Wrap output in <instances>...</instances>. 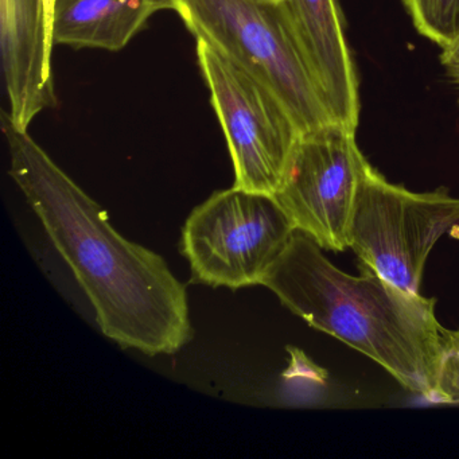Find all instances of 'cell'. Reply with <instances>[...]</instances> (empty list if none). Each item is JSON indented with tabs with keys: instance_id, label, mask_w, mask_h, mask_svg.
<instances>
[{
	"instance_id": "1",
	"label": "cell",
	"mask_w": 459,
	"mask_h": 459,
	"mask_svg": "<svg viewBox=\"0 0 459 459\" xmlns=\"http://www.w3.org/2000/svg\"><path fill=\"white\" fill-rule=\"evenodd\" d=\"M10 176L79 281L101 333L147 356L192 338L186 287L160 255L128 241L108 213L2 111Z\"/></svg>"
},
{
	"instance_id": "2",
	"label": "cell",
	"mask_w": 459,
	"mask_h": 459,
	"mask_svg": "<svg viewBox=\"0 0 459 459\" xmlns=\"http://www.w3.org/2000/svg\"><path fill=\"white\" fill-rule=\"evenodd\" d=\"M359 268V276L343 273L313 238L295 230L262 286L311 327L361 351L431 402L450 337L435 316L437 299Z\"/></svg>"
},
{
	"instance_id": "3",
	"label": "cell",
	"mask_w": 459,
	"mask_h": 459,
	"mask_svg": "<svg viewBox=\"0 0 459 459\" xmlns=\"http://www.w3.org/2000/svg\"><path fill=\"white\" fill-rule=\"evenodd\" d=\"M174 12L195 39L208 42L267 85L289 109L300 133L334 123L278 4L174 0Z\"/></svg>"
},
{
	"instance_id": "4",
	"label": "cell",
	"mask_w": 459,
	"mask_h": 459,
	"mask_svg": "<svg viewBox=\"0 0 459 459\" xmlns=\"http://www.w3.org/2000/svg\"><path fill=\"white\" fill-rule=\"evenodd\" d=\"M456 230L459 198L443 189L413 193L389 184L364 160L348 235L359 264L419 294L429 252L443 235Z\"/></svg>"
},
{
	"instance_id": "5",
	"label": "cell",
	"mask_w": 459,
	"mask_h": 459,
	"mask_svg": "<svg viewBox=\"0 0 459 459\" xmlns=\"http://www.w3.org/2000/svg\"><path fill=\"white\" fill-rule=\"evenodd\" d=\"M294 230L273 195L233 186L193 209L182 228L181 251L193 281L235 291L262 286Z\"/></svg>"
},
{
	"instance_id": "6",
	"label": "cell",
	"mask_w": 459,
	"mask_h": 459,
	"mask_svg": "<svg viewBox=\"0 0 459 459\" xmlns=\"http://www.w3.org/2000/svg\"><path fill=\"white\" fill-rule=\"evenodd\" d=\"M197 60L232 158L233 186L275 195L302 135L294 117L267 85L203 39Z\"/></svg>"
},
{
	"instance_id": "7",
	"label": "cell",
	"mask_w": 459,
	"mask_h": 459,
	"mask_svg": "<svg viewBox=\"0 0 459 459\" xmlns=\"http://www.w3.org/2000/svg\"><path fill=\"white\" fill-rule=\"evenodd\" d=\"M354 134L335 122L303 133L273 195L295 230L327 251L349 248V227L365 160Z\"/></svg>"
},
{
	"instance_id": "8",
	"label": "cell",
	"mask_w": 459,
	"mask_h": 459,
	"mask_svg": "<svg viewBox=\"0 0 459 459\" xmlns=\"http://www.w3.org/2000/svg\"><path fill=\"white\" fill-rule=\"evenodd\" d=\"M334 122L356 133L359 79L343 31L338 0H278Z\"/></svg>"
},
{
	"instance_id": "9",
	"label": "cell",
	"mask_w": 459,
	"mask_h": 459,
	"mask_svg": "<svg viewBox=\"0 0 459 459\" xmlns=\"http://www.w3.org/2000/svg\"><path fill=\"white\" fill-rule=\"evenodd\" d=\"M0 52L10 122L28 131L42 111L56 106L44 0H0Z\"/></svg>"
},
{
	"instance_id": "10",
	"label": "cell",
	"mask_w": 459,
	"mask_h": 459,
	"mask_svg": "<svg viewBox=\"0 0 459 459\" xmlns=\"http://www.w3.org/2000/svg\"><path fill=\"white\" fill-rule=\"evenodd\" d=\"M160 10H174V0H56L53 42L119 52Z\"/></svg>"
},
{
	"instance_id": "11",
	"label": "cell",
	"mask_w": 459,
	"mask_h": 459,
	"mask_svg": "<svg viewBox=\"0 0 459 459\" xmlns=\"http://www.w3.org/2000/svg\"><path fill=\"white\" fill-rule=\"evenodd\" d=\"M421 36L442 49L459 39V0H403Z\"/></svg>"
},
{
	"instance_id": "12",
	"label": "cell",
	"mask_w": 459,
	"mask_h": 459,
	"mask_svg": "<svg viewBox=\"0 0 459 459\" xmlns=\"http://www.w3.org/2000/svg\"><path fill=\"white\" fill-rule=\"evenodd\" d=\"M429 403L459 404V329L450 330L447 349L440 362L437 386Z\"/></svg>"
},
{
	"instance_id": "13",
	"label": "cell",
	"mask_w": 459,
	"mask_h": 459,
	"mask_svg": "<svg viewBox=\"0 0 459 459\" xmlns=\"http://www.w3.org/2000/svg\"><path fill=\"white\" fill-rule=\"evenodd\" d=\"M440 61L446 68L448 66H459V39L455 44L443 49Z\"/></svg>"
},
{
	"instance_id": "14",
	"label": "cell",
	"mask_w": 459,
	"mask_h": 459,
	"mask_svg": "<svg viewBox=\"0 0 459 459\" xmlns=\"http://www.w3.org/2000/svg\"><path fill=\"white\" fill-rule=\"evenodd\" d=\"M45 18H47L48 36H49L50 44L55 48L53 42V20H55L56 0H44Z\"/></svg>"
},
{
	"instance_id": "15",
	"label": "cell",
	"mask_w": 459,
	"mask_h": 459,
	"mask_svg": "<svg viewBox=\"0 0 459 459\" xmlns=\"http://www.w3.org/2000/svg\"><path fill=\"white\" fill-rule=\"evenodd\" d=\"M447 74L450 79L459 87V66H448Z\"/></svg>"
},
{
	"instance_id": "16",
	"label": "cell",
	"mask_w": 459,
	"mask_h": 459,
	"mask_svg": "<svg viewBox=\"0 0 459 459\" xmlns=\"http://www.w3.org/2000/svg\"><path fill=\"white\" fill-rule=\"evenodd\" d=\"M259 2H270V4H276L278 0H259Z\"/></svg>"
}]
</instances>
